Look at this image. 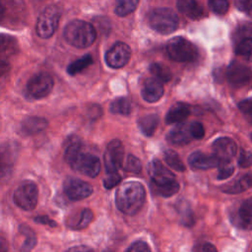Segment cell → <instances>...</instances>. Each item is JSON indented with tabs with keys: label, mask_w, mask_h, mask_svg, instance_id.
Here are the masks:
<instances>
[{
	"label": "cell",
	"mask_w": 252,
	"mask_h": 252,
	"mask_svg": "<svg viewBox=\"0 0 252 252\" xmlns=\"http://www.w3.org/2000/svg\"><path fill=\"white\" fill-rule=\"evenodd\" d=\"M2 6V26L8 29L21 27L26 18V5L24 0H0Z\"/></svg>",
	"instance_id": "6"
},
{
	"label": "cell",
	"mask_w": 252,
	"mask_h": 252,
	"mask_svg": "<svg viewBox=\"0 0 252 252\" xmlns=\"http://www.w3.org/2000/svg\"><path fill=\"white\" fill-rule=\"evenodd\" d=\"M251 138H252V135H251Z\"/></svg>",
	"instance_id": "52"
},
{
	"label": "cell",
	"mask_w": 252,
	"mask_h": 252,
	"mask_svg": "<svg viewBox=\"0 0 252 252\" xmlns=\"http://www.w3.org/2000/svg\"><path fill=\"white\" fill-rule=\"evenodd\" d=\"M65 252H94V250L86 245H77L67 249Z\"/></svg>",
	"instance_id": "47"
},
{
	"label": "cell",
	"mask_w": 252,
	"mask_h": 252,
	"mask_svg": "<svg viewBox=\"0 0 252 252\" xmlns=\"http://www.w3.org/2000/svg\"><path fill=\"white\" fill-rule=\"evenodd\" d=\"M238 107L244 118L252 124V98H247L240 101Z\"/></svg>",
	"instance_id": "39"
},
{
	"label": "cell",
	"mask_w": 252,
	"mask_h": 252,
	"mask_svg": "<svg viewBox=\"0 0 252 252\" xmlns=\"http://www.w3.org/2000/svg\"><path fill=\"white\" fill-rule=\"evenodd\" d=\"M189 131L192 138L194 139H202L205 135L204 126L200 122H196V121L192 122L189 125Z\"/></svg>",
	"instance_id": "40"
},
{
	"label": "cell",
	"mask_w": 252,
	"mask_h": 252,
	"mask_svg": "<svg viewBox=\"0 0 252 252\" xmlns=\"http://www.w3.org/2000/svg\"><path fill=\"white\" fill-rule=\"evenodd\" d=\"M64 158L74 170L89 177L94 178L99 173L100 161L98 158L92 154L82 152V143L77 136L67 139Z\"/></svg>",
	"instance_id": "1"
},
{
	"label": "cell",
	"mask_w": 252,
	"mask_h": 252,
	"mask_svg": "<svg viewBox=\"0 0 252 252\" xmlns=\"http://www.w3.org/2000/svg\"><path fill=\"white\" fill-rule=\"evenodd\" d=\"M149 24L156 32L168 34L177 29L178 17L169 8H157L150 13Z\"/></svg>",
	"instance_id": "5"
},
{
	"label": "cell",
	"mask_w": 252,
	"mask_h": 252,
	"mask_svg": "<svg viewBox=\"0 0 252 252\" xmlns=\"http://www.w3.org/2000/svg\"><path fill=\"white\" fill-rule=\"evenodd\" d=\"M202 252H218L216 246L210 242H205L202 246Z\"/></svg>",
	"instance_id": "48"
},
{
	"label": "cell",
	"mask_w": 252,
	"mask_h": 252,
	"mask_svg": "<svg viewBox=\"0 0 252 252\" xmlns=\"http://www.w3.org/2000/svg\"><path fill=\"white\" fill-rule=\"evenodd\" d=\"M48 125L46 119L38 116H29L22 122V132L26 135H33L43 131Z\"/></svg>",
	"instance_id": "23"
},
{
	"label": "cell",
	"mask_w": 252,
	"mask_h": 252,
	"mask_svg": "<svg viewBox=\"0 0 252 252\" xmlns=\"http://www.w3.org/2000/svg\"><path fill=\"white\" fill-rule=\"evenodd\" d=\"M191 138L192 136L189 131V125L187 126L185 124L177 125L166 135L167 142L175 146H184L191 141Z\"/></svg>",
	"instance_id": "20"
},
{
	"label": "cell",
	"mask_w": 252,
	"mask_h": 252,
	"mask_svg": "<svg viewBox=\"0 0 252 252\" xmlns=\"http://www.w3.org/2000/svg\"><path fill=\"white\" fill-rule=\"evenodd\" d=\"M109 110L113 114L128 115L131 112L130 101L125 97H118L110 103Z\"/></svg>",
	"instance_id": "29"
},
{
	"label": "cell",
	"mask_w": 252,
	"mask_h": 252,
	"mask_svg": "<svg viewBox=\"0 0 252 252\" xmlns=\"http://www.w3.org/2000/svg\"><path fill=\"white\" fill-rule=\"evenodd\" d=\"M209 7L214 13L224 15L229 8V4L227 0H209Z\"/></svg>",
	"instance_id": "36"
},
{
	"label": "cell",
	"mask_w": 252,
	"mask_h": 252,
	"mask_svg": "<svg viewBox=\"0 0 252 252\" xmlns=\"http://www.w3.org/2000/svg\"><path fill=\"white\" fill-rule=\"evenodd\" d=\"M126 252H151L149 245L144 241H136L126 250Z\"/></svg>",
	"instance_id": "44"
},
{
	"label": "cell",
	"mask_w": 252,
	"mask_h": 252,
	"mask_svg": "<svg viewBox=\"0 0 252 252\" xmlns=\"http://www.w3.org/2000/svg\"><path fill=\"white\" fill-rule=\"evenodd\" d=\"M150 71L156 77V79L159 80L160 82H168L172 77L169 68L160 63L152 64L150 67Z\"/></svg>",
	"instance_id": "30"
},
{
	"label": "cell",
	"mask_w": 252,
	"mask_h": 252,
	"mask_svg": "<svg viewBox=\"0 0 252 252\" xmlns=\"http://www.w3.org/2000/svg\"><path fill=\"white\" fill-rule=\"evenodd\" d=\"M178 213L180 215V221L182 222L183 225L190 227L194 224L195 220H194V215L193 212L191 211L189 205L187 203H183V201L178 205Z\"/></svg>",
	"instance_id": "32"
},
{
	"label": "cell",
	"mask_w": 252,
	"mask_h": 252,
	"mask_svg": "<svg viewBox=\"0 0 252 252\" xmlns=\"http://www.w3.org/2000/svg\"><path fill=\"white\" fill-rule=\"evenodd\" d=\"M131 56V49L125 43L118 41L116 42L105 54V63L110 68L119 69L124 67Z\"/></svg>",
	"instance_id": "14"
},
{
	"label": "cell",
	"mask_w": 252,
	"mask_h": 252,
	"mask_svg": "<svg viewBox=\"0 0 252 252\" xmlns=\"http://www.w3.org/2000/svg\"><path fill=\"white\" fill-rule=\"evenodd\" d=\"M190 114V108L187 104L178 102L173 104L168 110L165 116V122L167 124L182 123Z\"/></svg>",
	"instance_id": "24"
},
{
	"label": "cell",
	"mask_w": 252,
	"mask_h": 252,
	"mask_svg": "<svg viewBox=\"0 0 252 252\" xmlns=\"http://www.w3.org/2000/svg\"><path fill=\"white\" fill-rule=\"evenodd\" d=\"M146 200L145 187L138 181H127L117 189L115 203L120 212L125 215H136Z\"/></svg>",
	"instance_id": "2"
},
{
	"label": "cell",
	"mask_w": 252,
	"mask_h": 252,
	"mask_svg": "<svg viewBox=\"0 0 252 252\" xmlns=\"http://www.w3.org/2000/svg\"><path fill=\"white\" fill-rule=\"evenodd\" d=\"M251 252H252V251H251Z\"/></svg>",
	"instance_id": "53"
},
{
	"label": "cell",
	"mask_w": 252,
	"mask_h": 252,
	"mask_svg": "<svg viewBox=\"0 0 252 252\" xmlns=\"http://www.w3.org/2000/svg\"><path fill=\"white\" fill-rule=\"evenodd\" d=\"M19 53L18 41L9 34L0 33V76L11 70L12 62Z\"/></svg>",
	"instance_id": "10"
},
{
	"label": "cell",
	"mask_w": 252,
	"mask_h": 252,
	"mask_svg": "<svg viewBox=\"0 0 252 252\" xmlns=\"http://www.w3.org/2000/svg\"><path fill=\"white\" fill-rule=\"evenodd\" d=\"M232 223L241 229L252 228V197L246 199L231 215Z\"/></svg>",
	"instance_id": "17"
},
{
	"label": "cell",
	"mask_w": 252,
	"mask_h": 252,
	"mask_svg": "<svg viewBox=\"0 0 252 252\" xmlns=\"http://www.w3.org/2000/svg\"><path fill=\"white\" fill-rule=\"evenodd\" d=\"M164 157V160L165 162L173 169H175L176 171H184L185 170V165L182 162V160L180 159L179 156L177 155V153H175L172 150H166L163 154Z\"/></svg>",
	"instance_id": "31"
},
{
	"label": "cell",
	"mask_w": 252,
	"mask_h": 252,
	"mask_svg": "<svg viewBox=\"0 0 252 252\" xmlns=\"http://www.w3.org/2000/svg\"><path fill=\"white\" fill-rule=\"evenodd\" d=\"M177 8L179 12L192 20H199L205 16V11L197 0H177Z\"/></svg>",
	"instance_id": "21"
},
{
	"label": "cell",
	"mask_w": 252,
	"mask_h": 252,
	"mask_svg": "<svg viewBox=\"0 0 252 252\" xmlns=\"http://www.w3.org/2000/svg\"><path fill=\"white\" fill-rule=\"evenodd\" d=\"M14 164L13 151L7 147H0V181L7 180L11 173Z\"/></svg>",
	"instance_id": "22"
},
{
	"label": "cell",
	"mask_w": 252,
	"mask_h": 252,
	"mask_svg": "<svg viewBox=\"0 0 252 252\" xmlns=\"http://www.w3.org/2000/svg\"><path fill=\"white\" fill-rule=\"evenodd\" d=\"M235 53L244 60L252 62V38L248 37L240 40L235 47Z\"/></svg>",
	"instance_id": "28"
},
{
	"label": "cell",
	"mask_w": 252,
	"mask_h": 252,
	"mask_svg": "<svg viewBox=\"0 0 252 252\" xmlns=\"http://www.w3.org/2000/svg\"><path fill=\"white\" fill-rule=\"evenodd\" d=\"M8 251V242L6 239L0 236V252H7Z\"/></svg>",
	"instance_id": "49"
},
{
	"label": "cell",
	"mask_w": 252,
	"mask_h": 252,
	"mask_svg": "<svg viewBox=\"0 0 252 252\" xmlns=\"http://www.w3.org/2000/svg\"><path fill=\"white\" fill-rule=\"evenodd\" d=\"M247 188H249L246 179L244 176H242L240 179H238L237 181H235L233 184L230 185H224L221 187V190L225 193H229V194H236V193H240L245 191Z\"/></svg>",
	"instance_id": "34"
},
{
	"label": "cell",
	"mask_w": 252,
	"mask_h": 252,
	"mask_svg": "<svg viewBox=\"0 0 252 252\" xmlns=\"http://www.w3.org/2000/svg\"><path fill=\"white\" fill-rule=\"evenodd\" d=\"M120 181H121V176L118 174V172L107 173V176L103 180V186L106 189H111L114 186L118 185Z\"/></svg>",
	"instance_id": "41"
},
{
	"label": "cell",
	"mask_w": 252,
	"mask_h": 252,
	"mask_svg": "<svg viewBox=\"0 0 252 252\" xmlns=\"http://www.w3.org/2000/svg\"><path fill=\"white\" fill-rule=\"evenodd\" d=\"M234 171L233 165L229 161H220L219 164V173L218 179L223 180L232 175Z\"/></svg>",
	"instance_id": "38"
},
{
	"label": "cell",
	"mask_w": 252,
	"mask_h": 252,
	"mask_svg": "<svg viewBox=\"0 0 252 252\" xmlns=\"http://www.w3.org/2000/svg\"><path fill=\"white\" fill-rule=\"evenodd\" d=\"M93 63V58L90 54H87L81 58H79L78 60L72 62L68 68H67V72L69 75L74 76L77 75L79 73H81L83 70H85L87 67H89L91 64Z\"/></svg>",
	"instance_id": "27"
},
{
	"label": "cell",
	"mask_w": 252,
	"mask_h": 252,
	"mask_svg": "<svg viewBox=\"0 0 252 252\" xmlns=\"http://www.w3.org/2000/svg\"><path fill=\"white\" fill-rule=\"evenodd\" d=\"M53 89V79L47 73L33 75L27 84V94L35 99L47 96Z\"/></svg>",
	"instance_id": "11"
},
{
	"label": "cell",
	"mask_w": 252,
	"mask_h": 252,
	"mask_svg": "<svg viewBox=\"0 0 252 252\" xmlns=\"http://www.w3.org/2000/svg\"><path fill=\"white\" fill-rule=\"evenodd\" d=\"M63 35L70 45L77 48H87L95 40L96 31L88 22L74 20L67 24Z\"/></svg>",
	"instance_id": "4"
},
{
	"label": "cell",
	"mask_w": 252,
	"mask_h": 252,
	"mask_svg": "<svg viewBox=\"0 0 252 252\" xmlns=\"http://www.w3.org/2000/svg\"><path fill=\"white\" fill-rule=\"evenodd\" d=\"M234 2L240 11L252 17V0H234Z\"/></svg>",
	"instance_id": "43"
},
{
	"label": "cell",
	"mask_w": 252,
	"mask_h": 252,
	"mask_svg": "<svg viewBox=\"0 0 252 252\" xmlns=\"http://www.w3.org/2000/svg\"><path fill=\"white\" fill-rule=\"evenodd\" d=\"M93 219H94L93 212L90 209H84L81 212L80 218H79L77 223L74 225V227H76L78 229L85 228V227H87L92 222Z\"/></svg>",
	"instance_id": "37"
},
{
	"label": "cell",
	"mask_w": 252,
	"mask_h": 252,
	"mask_svg": "<svg viewBox=\"0 0 252 252\" xmlns=\"http://www.w3.org/2000/svg\"><path fill=\"white\" fill-rule=\"evenodd\" d=\"M245 179H246V182L248 184L249 187H252V174H246L244 175Z\"/></svg>",
	"instance_id": "50"
},
{
	"label": "cell",
	"mask_w": 252,
	"mask_h": 252,
	"mask_svg": "<svg viewBox=\"0 0 252 252\" xmlns=\"http://www.w3.org/2000/svg\"><path fill=\"white\" fill-rule=\"evenodd\" d=\"M34 221H35V222H38V223H41V224H47V225L52 226V227H54V226L57 225V223H56L53 220H51L50 218H48V217H46V216H38V217H35V218H34Z\"/></svg>",
	"instance_id": "46"
},
{
	"label": "cell",
	"mask_w": 252,
	"mask_h": 252,
	"mask_svg": "<svg viewBox=\"0 0 252 252\" xmlns=\"http://www.w3.org/2000/svg\"><path fill=\"white\" fill-rule=\"evenodd\" d=\"M124 170L129 171V172H133V173H140L142 170V163L141 160L136 158L133 155H128L126 161L123 165Z\"/></svg>",
	"instance_id": "35"
},
{
	"label": "cell",
	"mask_w": 252,
	"mask_h": 252,
	"mask_svg": "<svg viewBox=\"0 0 252 252\" xmlns=\"http://www.w3.org/2000/svg\"><path fill=\"white\" fill-rule=\"evenodd\" d=\"M226 79L234 88H242L252 79V71L246 65L233 61L226 70Z\"/></svg>",
	"instance_id": "15"
},
{
	"label": "cell",
	"mask_w": 252,
	"mask_h": 252,
	"mask_svg": "<svg viewBox=\"0 0 252 252\" xmlns=\"http://www.w3.org/2000/svg\"><path fill=\"white\" fill-rule=\"evenodd\" d=\"M158 121L159 118L157 114H148L138 120V126L144 135L150 137L155 133Z\"/></svg>",
	"instance_id": "25"
},
{
	"label": "cell",
	"mask_w": 252,
	"mask_h": 252,
	"mask_svg": "<svg viewBox=\"0 0 252 252\" xmlns=\"http://www.w3.org/2000/svg\"><path fill=\"white\" fill-rule=\"evenodd\" d=\"M21 230L24 234H26V240H25L24 244L22 245L20 252H31L36 244L35 234L30 227H27L24 225L21 226Z\"/></svg>",
	"instance_id": "33"
},
{
	"label": "cell",
	"mask_w": 252,
	"mask_h": 252,
	"mask_svg": "<svg viewBox=\"0 0 252 252\" xmlns=\"http://www.w3.org/2000/svg\"><path fill=\"white\" fill-rule=\"evenodd\" d=\"M1 20H2V6H1V2H0V24H1Z\"/></svg>",
	"instance_id": "51"
},
{
	"label": "cell",
	"mask_w": 252,
	"mask_h": 252,
	"mask_svg": "<svg viewBox=\"0 0 252 252\" xmlns=\"http://www.w3.org/2000/svg\"><path fill=\"white\" fill-rule=\"evenodd\" d=\"M38 198L37 186L32 181H24L14 192L15 204L25 211H32L36 207Z\"/></svg>",
	"instance_id": "9"
},
{
	"label": "cell",
	"mask_w": 252,
	"mask_h": 252,
	"mask_svg": "<svg viewBox=\"0 0 252 252\" xmlns=\"http://www.w3.org/2000/svg\"><path fill=\"white\" fill-rule=\"evenodd\" d=\"M168 56L177 62H191L198 56L196 46L181 36H176L168 40L166 44Z\"/></svg>",
	"instance_id": "7"
},
{
	"label": "cell",
	"mask_w": 252,
	"mask_h": 252,
	"mask_svg": "<svg viewBox=\"0 0 252 252\" xmlns=\"http://www.w3.org/2000/svg\"><path fill=\"white\" fill-rule=\"evenodd\" d=\"M188 162L195 169H209L220 164V160L215 155H207L202 152L192 153L188 158Z\"/></svg>",
	"instance_id": "18"
},
{
	"label": "cell",
	"mask_w": 252,
	"mask_h": 252,
	"mask_svg": "<svg viewBox=\"0 0 252 252\" xmlns=\"http://www.w3.org/2000/svg\"><path fill=\"white\" fill-rule=\"evenodd\" d=\"M60 18V11L56 5L46 7L38 16L35 31L39 37L48 38L55 32Z\"/></svg>",
	"instance_id": "8"
},
{
	"label": "cell",
	"mask_w": 252,
	"mask_h": 252,
	"mask_svg": "<svg viewBox=\"0 0 252 252\" xmlns=\"http://www.w3.org/2000/svg\"><path fill=\"white\" fill-rule=\"evenodd\" d=\"M214 155L220 161H229L236 154V144L228 137H221L213 143Z\"/></svg>",
	"instance_id": "16"
},
{
	"label": "cell",
	"mask_w": 252,
	"mask_h": 252,
	"mask_svg": "<svg viewBox=\"0 0 252 252\" xmlns=\"http://www.w3.org/2000/svg\"><path fill=\"white\" fill-rule=\"evenodd\" d=\"M141 94L143 98L148 102L158 101L163 94L162 82L156 78L146 80Z\"/></svg>",
	"instance_id": "19"
},
{
	"label": "cell",
	"mask_w": 252,
	"mask_h": 252,
	"mask_svg": "<svg viewBox=\"0 0 252 252\" xmlns=\"http://www.w3.org/2000/svg\"><path fill=\"white\" fill-rule=\"evenodd\" d=\"M148 172L158 193L162 197H170L178 192L179 183L175 180L174 174L158 159H153L149 163Z\"/></svg>",
	"instance_id": "3"
},
{
	"label": "cell",
	"mask_w": 252,
	"mask_h": 252,
	"mask_svg": "<svg viewBox=\"0 0 252 252\" xmlns=\"http://www.w3.org/2000/svg\"><path fill=\"white\" fill-rule=\"evenodd\" d=\"M252 34V25H244L242 27H240L238 29V32H237V38H239L240 40L244 39V38H248L249 35Z\"/></svg>",
	"instance_id": "45"
},
{
	"label": "cell",
	"mask_w": 252,
	"mask_h": 252,
	"mask_svg": "<svg viewBox=\"0 0 252 252\" xmlns=\"http://www.w3.org/2000/svg\"><path fill=\"white\" fill-rule=\"evenodd\" d=\"M123 145L120 140L114 139L110 141L104 153V165L106 173H115L122 166L123 162Z\"/></svg>",
	"instance_id": "12"
},
{
	"label": "cell",
	"mask_w": 252,
	"mask_h": 252,
	"mask_svg": "<svg viewBox=\"0 0 252 252\" xmlns=\"http://www.w3.org/2000/svg\"><path fill=\"white\" fill-rule=\"evenodd\" d=\"M238 164L241 167H249L252 165V153L246 150H242L240 152L238 158Z\"/></svg>",
	"instance_id": "42"
},
{
	"label": "cell",
	"mask_w": 252,
	"mask_h": 252,
	"mask_svg": "<svg viewBox=\"0 0 252 252\" xmlns=\"http://www.w3.org/2000/svg\"><path fill=\"white\" fill-rule=\"evenodd\" d=\"M114 1H115L114 12L119 17H125L131 14L132 12H134L139 3V0H114Z\"/></svg>",
	"instance_id": "26"
},
{
	"label": "cell",
	"mask_w": 252,
	"mask_h": 252,
	"mask_svg": "<svg viewBox=\"0 0 252 252\" xmlns=\"http://www.w3.org/2000/svg\"><path fill=\"white\" fill-rule=\"evenodd\" d=\"M63 189L65 195L73 201L86 199L93 193V187L91 184L75 177H68L64 181Z\"/></svg>",
	"instance_id": "13"
}]
</instances>
